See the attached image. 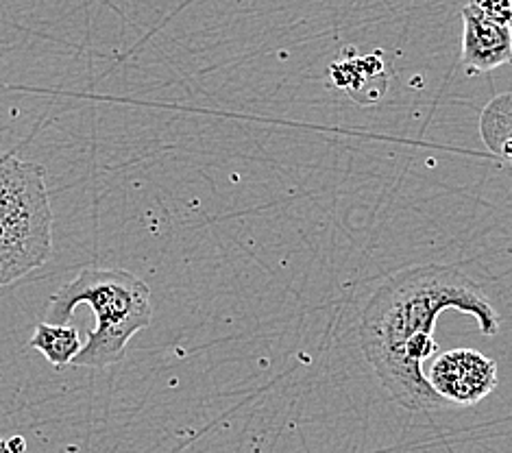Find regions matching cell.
<instances>
[{
	"label": "cell",
	"mask_w": 512,
	"mask_h": 453,
	"mask_svg": "<svg viewBox=\"0 0 512 453\" xmlns=\"http://www.w3.org/2000/svg\"><path fill=\"white\" fill-rule=\"evenodd\" d=\"M482 140L489 149L512 164V92L493 99L480 118Z\"/></svg>",
	"instance_id": "cell-7"
},
{
	"label": "cell",
	"mask_w": 512,
	"mask_h": 453,
	"mask_svg": "<svg viewBox=\"0 0 512 453\" xmlns=\"http://www.w3.org/2000/svg\"><path fill=\"white\" fill-rule=\"evenodd\" d=\"M428 379L449 406H475L497 388V364L473 349H451L434 360Z\"/></svg>",
	"instance_id": "cell-4"
},
{
	"label": "cell",
	"mask_w": 512,
	"mask_h": 453,
	"mask_svg": "<svg viewBox=\"0 0 512 453\" xmlns=\"http://www.w3.org/2000/svg\"><path fill=\"white\" fill-rule=\"evenodd\" d=\"M53 253V207L40 164L0 151V286L22 279Z\"/></svg>",
	"instance_id": "cell-3"
},
{
	"label": "cell",
	"mask_w": 512,
	"mask_h": 453,
	"mask_svg": "<svg viewBox=\"0 0 512 453\" xmlns=\"http://www.w3.org/2000/svg\"><path fill=\"white\" fill-rule=\"evenodd\" d=\"M445 310H460L478 318L484 336L499 332V314L493 303L456 266L406 268L386 279L362 310L364 358L390 397L406 410L425 412L449 406L423 373V362L438 351L434 325Z\"/></svg>",
	"instance_id": "cell-1"
},
{
	"label": "cell",
	"mask_w": 512,
	"mask_h": 453,
	"mask_svg": "<svg viewBox=\"0 0 512 453\" xmlns=\"http://www.w3.org/2000/svg\"><path fill=\"white\" fill-rule=\"evenodd\" d=\"M29 347L40 351L55 369L70 366L81 351L79 329L68 323H40L29 340Z\"/></svg>",
	"instance_id": "cell-6"
},
{
	"label": "cell",
	"mask_w": 512,
	"mask_h": 453,
	"mask_svg": "<svg viewBox=\"0 0 512 453\" xmlns=\"http://www.w3.org/2000/svg\"><path fill=\"white\" fill-rule=\"evenodd\" d=\"M77 305H88L96 327L81 347L75 366H114L125 360L129 340L153 321L151 288L120 268H85L48 303V323H68Z\"/></svg>",
	"instance_id": "cell-2"
},
{
	"label": "cell",
	"mask_w": 512,
	"mask_h": 453,
	"mask_svg": "<svg viewBox=\"0 0 512 453\" xmlns=\"http://www.w3.org/2000/svg\"><path fill=\"white\" fill-rule=\"evenodd\" d=\"M469 5L478 9L486 18L512 27V0H471Z\"/></svg>",
	"instance_id": "cell-8"
},
{
	"label": "cell",
	"mask_w": 512,
	"mask_h": 453,
	"mask_svg": "<svg viewBox=\"0 0 512 453\" xmlns=\"http://www.w3.org/2000/svg\"><path fill=\"white\" fill-rule=\"evenodd\" d=\"M462 64L469 72H489L512 64V27L480 14L475 7L462 9Z\"/></svg>",
	"instance_id": "cell-5"
}]
</instances>
